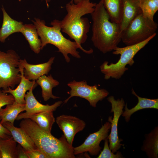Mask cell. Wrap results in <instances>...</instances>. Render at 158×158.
<instances>
[{
  "instance_id": "cell-1",
  "label": "cell",
  "mask_w": 158,
  "mask_h": 158,
  "mask_svg": "<svg viewBox=\"0 0 158 158\" xmlns=\"http://www.w3.org/2000/svg\"><path fill=\"white\" fill-rule=\"evenodd\" d=\"M92 21L91 40L95 47L103 54L113 51L121 41L120 24L111 22L101 0L91 14Z\"/></svg>"
},
{
  "instance_id": "cell-2",
  "label": "cell",
  "mask_w": 158,
  "mask_h": 158,
  "mask_svg": "<svg viewBox=\"0 0 158 158\" xmlns=\"http://www.w3.org/2000/svg\"><path fill=\"white\" fill-rule=\"evenodd\" d=\"M19 126L47 158H75L74 147L68 142L64 135L57 138L43 131L29 118L22 119Z\"/></svg>"
},
{
  "instance_id": "cell-3",
  "label": "cell",
  "mask_w": 158,
  "mask_h": 158,
  "mask_svg": "<svg viewBox=\"0 0 158 158\" xmlns=\"http://www.w3.org/2000/svg\"><path fill=\"white\" fill-rule=\"evenodd\" d=\"M90 0H82L77 4L70 2L66 6L67 14L60 20L61 31L73 40L81 48V44L86 42L90 27L87 18L83 16L91 14L97 3Z\"/></svg>"
},
{
  "instance_id": "cell-4",
  "label": "cell",
  "mask_w": 158,
  "mask_h": 158,
  "mask_svg": "<svg viewBox=\"0 0 158 158\" xmlns=\"http://www.w3.org/2000/svg\"><path fill=\"white\" fill-rule=\"evenodd\" d=\"M34 19L35 20L32 21L40 37L41 50L48 44H52L58 49V51L62 53L67 63L70 61L69 54L76 58L81 57L77 50L78 48L86 54H91L93 52L92 49L86 50L80 47L75 41H72L65 38L61 32L60 20H54L50 23L52 26L49 27L46 25L44 20L36 18Z\"/></svg>"
},
{
  "instance_id": "cell-5",
  "label": "cell",
  "mask_w": 158,
  "mask_h": 158,
  "mask_svg": "<svg viewBox=\"0 0 158 158\" xmlns=\"http://www.w3.org/2000/svg\"><path fill=\"white\" fill-rule=\"evenodd\" d=\"M157 33L146 40L136 44L126 46L124 47H116L113 51L115 55H120V58L115 63L105 61L100 66L101 72L104 74V78L108 80L110 78L118 79L128 70L127 65L132 66L134 63L133 58L136 54L143 48L156 35Z\"/></svg>"
},
{
  "instance_id": "cell-6",
  "label": "cell",
  "mask_w": 158,
  "mask_h": 158,
  "mask_svg": "<svg viewBox=\"0 0 158 158\" xmlns=\"http://www.w3.org/2000/svg\"><path fill=\"white\" fill-rule=\"evenodd\" d=\"M157 24L154 21L139 14L122 31L121 41L126 46L141 42L156 34Z\"/></svg>"
},
{
  "instance_id": "cell-7",
  "label": "cell",
  "mask_w": 158,
  "mask_h": 158,
  "mask_svg": "<svg viewBox=\"0 0 158 158\" xmlns=\"http://www.w3.org/2000/svg\"><path fill=\"white\" fill-rule=\"evenodd\" d=\"M20 57L15 51L9 49L6 52L0 49V89H13L21 79L19 68Z\"/></svg>"
},
{
  "instance_id": "cell-8",
  "label": "cell",
  "mask_w": 158,
  "mask_h": 158,
  "mask_svg": "<svg viewBox=\"0 0 158 158\" xmlns=\"http://www.w3.org/2000/svg\"><path fill=\"white\" fill-rule=\"evenodd\" d=\"M71 89L69 92L70 96L64 101V103L73 97H78L84 98L89 103L90 106L96 107L97 103L107 97L109 93L104 89H99L97 85H95L90 86L86 81H77L73 80L67 84Z\"/></svg>"
},
{
  "instance_id": "cell-9",
  "label": "cell",
  "mask_w": 158,
  "mask_h": 158,
  "mask_svg": "<svg viewBox=\"0 0 158 158\" xmlns=\"http://www.w3.org/2000/svg\"><path fill=\"white\" fill-rule=\"evenodd\" d=\"M107 99L111 104L110 112L114 114L113 118L112 116H110L108 118V121L111 123V132L108 138L109 147L112 152L114 153L123 145L120 143L122 140L119 139L118 137V125L120 117L123 112V109L125 103L123 98L116 100L112 96L109 97Z\"/></svg>"
},
{
  "instance_id": "cell-10",
  "label": "cell",
  "mask_w": 158,
  "mask_h": 158,
  "mask_svg": "<svg viewBox=\"0 0 158 158\" xmlns=\"http://www.w3.org/2000/svg\"><path fill=\"white\" fill-rule=\"evenodd\" d=\"M111 127V123L107 122L99 130L90 134L83 144L73 148L74 154L88 152L92 156L98 155L102 148L99 144L102 140L107 138Z\"/></svg>"
},
{
  "instance_id": "cell-11",
  "label": "cell",
  "mask_w": 158,
  "mask_h": 158,
  "mask_svg": "<svg viewBox=\"0 0 158 158\" xmlns=\"http://www.w3.org/2000/svg\"><path fill=\"white\" fill-rule=\"evenodd\" d=\"M56 122L66 141L72 146L75 135L82 131L86 125L84 121L76 116L64 114L57 117Z\"/></svg>"
},
{
  "instance_id": "cell-12",
  "label": "cell",
  "mask_w": 158,
  "mask_h": 158,
  "mask_svg": "<svg viewBox=\"0 0 158 158\" xmlns=\"http://www.w3.org/2000/svg\"><path fill=\"white\" fill-rule=\"evenodd\" d=\"M54 59L55 57H51L47 62L36 64L28 63L25 59H20V63L24 68V77L30 80H36L42 76L47 75Z\"/></svg>"
},
{
  "instance_id": "cell-13",
  "label": "cell",
  "mask_w": 158,
  "mask_h": 158,
  "mask_svg": "<svg viewBox=\"0 0 158 158\" xmlns=\"http://www.w3.org/2000/svg\"><path fill=\"white\" fill-rule=\"evenodd\" d=\"M31 88L25 95V102L24 111L23 113L25 115H29L46 111H54L62 103L61 101L55 102L51 105H44L39 102L36 99L32 92L34 89Z\"/></svg>"
},
{
  "instance_id": "cell-14",
  "label": "cell",
  "mask_w": 158,
  "mask_h": 158,
  "mask_svg": "<svg viewBox=\"0 0 158 158\" xmlns=\"http://www.w3.org/2000/svg\"><path fill=\"white\" fill-rule=\"evenodd\" d=\"M19 68L21 74V79L16 88L14 89L8 87L6 90H2L4 92L12 95L14 98L15 101L18 103L24 104L25 103L24 97L26 91L30 90L32 88L34 89L37 84L36 80L31 81L24 77V68L20 64Z\"/></svg>"
},
{
  "instance_id": "cell-15",
  "label": "cell",
  "mask_w": 158,
  "mask_h": 158,
  "mask_svg": "<svg viewBox=\"0 0 158 158\" xmlns=\"http://www.w3.org/2000/svg\"><path fill=\"white\" fill-rule=\"evenodd\" d=\"M26 118L31 119L43 131L48 134H51L52 127L55 121L53 111H44L29 115H25L22 113L18 115L16 120Z\"/></svg>"
},
{
  "instance_id": "cell-16",
  "label": "cell",
  "mask_w": 158,
  "mask_h": 158,
  "mask_svg": "<svg viewBox=\"0 0 158 158\" xmlns=\"http://www.w3.org/2000/svg\"><path fill=\"white\" fill-rule=\"evenodd\" d=\"M2 125L9 131L14 140L25 150L37 148L31 138L21 128L16 127L8 122H5Z\"/></svg>"
},
{
  "instance_id": "cell-17",
  "label": "cell",
  "mask_w": 158,
  "mask_h": 158,
  "mask_svg": "<svg viewBox=\"0 0 158 158\" xmlns=\"http://www.w3.org/2000/svg\"><path fill=\"white\" fill-rule=\"evenodd\" d=\"M1 10L3 20L0 29V42L4 43L10 35L14 33L20 32L23 24V22L18 21L11 18L3 6Z\"/></svg>"
},
{
  "instance_id": "cell-18",
  "label": "cell",
  "mask_w": 158,
  "mask_h": 158,
  "mask_svg": "<svg viewBox=\"0 0 158 158\" xmlns=\"http://www.w3.org/2000/svg\"><path fill=\"white\" fill-rule=\"evenodd\" d=\"M123 16L120 24L122 31L130 21L142 13L140 6V0H122Z\"/></svg>"
},
{
  "instance_id": "cell-19",
  "label": "cell",
  "mask_w": 158,
  "mask_h": 158,
  "mask_svg": "<svg viewBox=\"0 0 158 158\" xmlns=\"http://www.w3.org/2000/svg\"><path fill=\"white\" fill-rule=\"evenodd\" d=\"M131 91L132 93L137 97L138 102L134 107L130 109L128 108L127 103L125 104V111L123 112L122 116L124 117L126 122L129 121L131 115L138 111L148 108L158 109V99H152L142 97L138 96L133 89Z\"/></svg>"
},
{
  "instance_id": "cell-20",
  "label": "cell",
  "mask_w": 158,
  "mask_h": 158,
  "mask_svg": "<svg viewBox=\"0 0 158 158\" xmlns=\"http://www.w3.org/2000/svg\"><path fill=\"white\" fill-rule=\"evenodd\" d=\"M20 32L28 42L30 48L35 53L39 54L41 50V42L34 24H23Z\"/></svg>"
},
{
  "instance_id": "cell-21",
  "label": "cell",
  "mask_w": 158,
  "mask_h": 158,
  "mask_svg": "<svg viewBox=\"0 0 158 158\" xmlns=\"http://www.w3.org/2000/svg\"><path fill=\"white\" fill-rule=\"evenodd\" d=\"M145 139L141 147L149 158H157L158 155V127L145 135Z\"/></svg>"
},
{
  "instance_id": "cell-22",
  "label": "cell",
  "mask_w": 158,
  "mask_h": 158,
  "mask_svg": "<svg viewBox=\"0 0 158 158\" xmlns=\"http://www.w3.org/2000/svg\"><path fill=\"white\" fill-rule=\"evenodd\" d=\"M111 21L121 24L123 16L122 0H101Z\"/></svg>"
},
{
  "instance_id": "cell-23",
  "label": "cell",
  "mask_w": 158,
  "mask_h": 158,
  "mask_svg": "<svg viewBox=\"0 0 158 158\" xmlns=\"http://www.w3.org/2000/svg\"><path fill=\"white\" fill-rule=\"evenodd\" d=\"M36 82L42 89V96L44 101H47L51 98L54 99L60 98L52 94V89L58 86L59 83L51 75L47 76L43 75L36 80Z\"/></svg>"
},
{
  "instance_id": "cell-24",
  "label": "cell",
  "mask_w": 158,
  "mask_h": 158,
  "mask_svg": "<svg viewBox=\"0 0 158 158\" xmlns=\"http://www.w3.org/2000/svg\"><path fill=\"white\" fill-rule=\"evenodd\" d=\"M25 104H19L15 101L7 105L5 108L0 109V123L2 124L8 122L13 124L15 120L20 112L24 111Z\"/></svg>"
},
{
  "instance_id": "cell-25",
  "label": "cell",
  "mask_w": 158,
  "mask_h": 158,
  "mask_svg": "<svg viewBox=\"0 0 158 158\" xmlns=\"http://www.w3.org/2000/svg\"><path fill=\"white\" fill-rule=\"evenodd\" d=\"M17 142L12 137L6 139L0 138L1 158H18Z\"/></svg>"
},
{
  "instance_id": "cell-26",
  "label": "cell",
  "mask_w": 158,
  "mask_h": 158,
  "mask_svg": "<svg viewBox=\"0 0 158 158\" xmlns=\"http://www.w3.org/2000/svg\"><path fill=\"white\" fill-rule=\"evenodd\" d=\"M140 6L144 16L154 20L158 10V0H140Z\"/></svg>"
},
{
  "instance_id": "cell-27",
  "label": "cell",
  "mask_w": 158,
  "mask_h": 158,
  "mask_svg": "<svg viewBox=\"0 0 158 158\" xmlns=\"http://www.w3.org/2000/svg\"><path fill=\"white\" fill-rule=\"evenodd\" d=\"M103 150L97 157V158H123L121 153L117 151L116 154L113 153L110 149L108 145V137L104 140Z\"/></svg>"
},
{
  "instance_id": "cell-28",
  "label": "cell",
  "mask_w": 158,
  "mask_h": 158,
  "mask_svg": "<svg viewBox=\"0 0 158 158\" xmlns=\"http://www.w3.org/2000/svg\"><path fill=\"white\" fill-rule=\"evenodd\" d=\"M15 101L14 98L12 95L8 94L0 89V109L3 106L12 104Z\"/></svg>"
},
{
  "instance_id": "cell-29",
  "label": "cell",
  "mask_w": 158,
  "mask_h": 158,
  "mask_svg": "<svg viewBox=\"0 0 158 158\" xmlns=\"http://www.w3.org/2000/svg\"><path fill=\"white\" fill-rule=\"evenodd\" d=\"M25 150L28 158H47L44 153L37 148L30 150Z\"/></svg>"
},
{
  "instance_id": "cell-30",
  "label": "cell",
  "mask_w": 158,
  "mask_h": 158,
  "mask_svg": "<svg viewBox=\"0 0 158 158\" xmlns=\"http://www.w3.org/2000/svg\"><path fill=\"white\" fill-rule=\"evenodd\" d=\"M12 137L9 131L0 123V138L6 139Z\"/></svg>"
},
{
  "instance_id": "cell-31",
  "label": "cell",
  "mask_w": 158,
  "mask_h": 158,
  "mask_svg": "<svg viewBox=\"0 0 158 158\" xmlns=\"http://www.w3.org/2000/svg\"><path fill=\"white\" fill-rule=\"evenodd\" d=\"M17 153L18 158H28L25 149L19 144L17 146Z\"/></svg>"
},
{
  "instance_id": "cell-32",
  "label": "cell",
  "mask_w": 158,
  "mask_h": 158,
  "mask_svg": "<svg viewBox=\"0 0 158 158\" xmlns=\"http://www.w3.org/2000/svg\"><path fill=\"white\" fill-rule=\"evenodd\" d=\"M82 0H71L70 2H73L75 4H77L80 2Z\"/></svg>"
},
{
  "instance_id": "cell-33",
  "label": "cell",
  "mask_w": 158,
  "mask_h": 158,
  "mask_svg": "<svg viewBox=\"0 0 158 158\" xmlns=\"http://www.w3.org/2000/svg\"><path fill=\"white\" fill-rule=\"evenodd\" d=\"M45 0L46 2L47 6V7L48 8L49 6V5L48 3V2H49L51 1V0Z\"/></svg>"
},
{
  "instance_id": "cell-34",
  "label": "cell",
  "mask_w": 158,
  "mask_h": 158,
  "mask_svg": "<svg viewBox=\"0 0 158 158\" xmlns=\"http://www.w3.org/2000/svg\"><path fill=\"white\" fill-rule=\"evenodd\" d=\"M0 158H1V155H0Z\"/></svg>"
}]
</instances>
